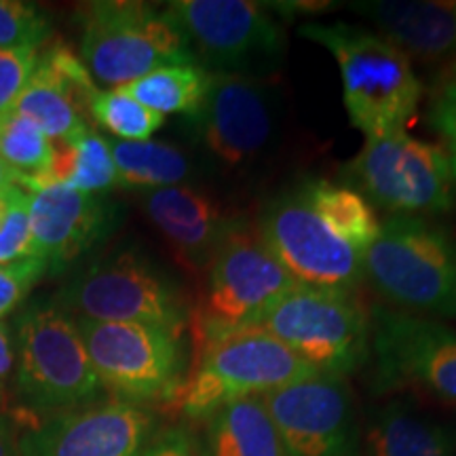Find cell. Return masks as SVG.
Returning a JSON list of instances; mask_svg holds the SVG:
<instances>
[{
    "label": "cell",
    "mask_w": 456,
    "mask_h": 456,
    "mask_svg": "<svg viewBox=\"0 0 456 456\" xmlns=\"http://www.w3.org/2000/svg\"><path fill=\"white\" fill-rule=\"evenodd\" d=\"M254 330L288 346L319 374H353L370 357V313L357 292L296 283Z\"/></svg>",
    "instance_id": "9"
},
{
    "label": "cell",
    "mask_w": 456,
    "mask_h": 456,
    "mask_svg": "<svg viewBox=\"0 0 456 456\" xmlns=\"http://www.w3.org/2000/svg\"><path fill=\"white\" fill-rule=\"evenodd\" d=\"M342 182L370 205L406 218L452 212L456 180L448 151L408 131L366 140L362 152L340 171Z\"/></svg>",
    "instance_id": "8"
},
{
    "label": "cell",
    "mask_w": 456,
    "mask_h": 456,
    "mask_svg": "<svg viewBox=\"0 0 456 456\" xmlns=\"http://www.w3.org/2000/svg\"><path fill=\"white\" fill-rule=\"evenodd\" d=\"M349 9L408 57H456V0H359Z\"/></svg>",
    "instance_id": "20"
},
{
    "label": "cell",
    "mask_w": 456,
    "mask_h": 456,
    "mask_svg": "<svg viewBox=\"0 0 456 456\" xmlns=\"http://www.w3.org/2000/svg\"><path fill=\"white\" fill-rule=\"evenodd\" d=\"M203 456H285L262 395L226 403L205 420Z\"/></svg>",
    "instance_id": "21"
},
{
    "label": "cell",
    "mask_w": 456,
    "mask_h": 456,
    "mask_svg": "<svg viewBox=\"0 0 456 456\" xmlns=\"http://www.w3.org/2000/svg\"><path fill=\"white\" fill-rule=\"evenodd\" d=\"M146 218L169 243L171 252L191 273L203 275L241 216L191 184L140 192Z\"/></svg>",
    "instance_id": "19"
},
{
    "label": "cell",
    "mask_w": 456,
    "mask_h": 456,
    "mask_svg": "<svg viewBox=\"0 0 456 456\" xmlns=\"http://www.w3.org/2000/svg\"><path fill=\"white\" fill-rule=\"evenodd\" d=\"M91 121L123 142H144L163 127L165 117L148 110L121 87L98 91L91 104Z\"/></svg>",
    "instance_id": "28"
},
{
    "label": "cell",
    "mask_w": 456,
    "mask_h": 456,
    "mask_svg": "<svg viewBox=\"0 0 456 456\" xmlns=\"http://www.w3.org/2000/svg\"><path fill=\"white\" fill-rule=\"evenodd\" d=\"M98 91L81 57L55 43L38 53L13 110L30 118L51 142H66L91 127V104Z\"/></svg>",
    "instance_id": "18"
},
{
    "label": "cell",
    "mask_w": 456,
    "mask_h": 456,
    "mask_svg": "<svg viewBox=\"0 0 456 456\" xmlns=\"http://www.w3.org/2000/svg\"><path fill=\"white\" fill-rule=\"evenodd\" d=\"M298 188L313 209L334 228L338 235L366 256L370 245L380 232V220L366 197L359 195L351 186L338 184L323 178H306Z\"/></svg>",
    "instance_id": "25"
},
{
    "label": "cell",
    "mask_w": 456,
    "mask_h": 456,
    "mask_svg": "<svg viewBox=\"0 0 456 456\" xmlns=\"http://www.w3.org/2000/svg\"><path fill=\"white\" fill-rule=\"evenodd\" d=\"M262 399L285 456H353V399L338 376H311L266 393Z\"/></svg>",
    "instance_id": "15"
},
{
    "label": "cell",
    "mask_w": 456,
    "mask_h": 456,
    "mask_svg": "<svg viewBox=\"0 0 456 456\" xmlns=\"http://www.w3.org/2000/svg\"><path fill=\"white\" fill-rule=\"evenodd\" d=\"M53 302L72 317L146 323L178 336L191 319V305L178 281L134 245L110 249L83 266Z\"/></svg>",
    "instance_id": "3"
},
{
    "label": "cell",
    "mask_w": 456,
    "mask_h": 456,
    "mask_svg": "<svg viewBox=\"0 0 456 456\" xmlns=\"http://www.w3.org/2000/svg\"><path fill=\"white\" fill-rule=\"evenodd\" d=\"M363 281L393 309L456 319V232L429 218L389 216L363 256Z\"/></svg>",
    "instance_id": "2"
},
{
    "label": "cell",
    "mask_w": 456,
    "mask_h": 456,
    "mask_svg": "<svg viewBox=\"0 0 456 456\" xmlns=\"http://www.w3.org/2000/svg\"><path fill=\"white\" fill-rule=\"evenodd\" d=\"M117 186L129 191H159L186 184L195 171L192 159L167 142H110Z\"/></svg>",
    "instance_id": "23"
},
{
    "label": "cell",
    "mask_w": 456,
    "mask_h": 456,
    "mask_svg": "<svg viewBox=\"0 0 456 456\" xmlns=\"http://www.w3.org/2000/svg\"><path fill=\"white\" fill-rule=\"evenodd\" d=\"M152 419L127 402H95L60 412L26 433L21 456H140Z\"/></svg>",
    "instance_id": "17"
},
{
    "label": "cell",
    "mask_w": 456,
    "mask_h": 456,
    "mask_svg": "<svg viewBox=\"0 0 456 456\" xmlns=\"http://www.w3.org/2000/svg\"><path fill=\"white\" fill-rule=\"evenodd\" d=\"M11 186H20V178L7 163L0 159V191H7Z\"/></svg>",
    "instance_id": "37"
},
{
    "label": "cell",
    "mask_w": 456,
    "mask_h": 456,
    "mask_svg": "<svg viewBox=\"0 0 456 456\" xmlns=\"http://www.w3.org/2000/svg\"><path fill=\"white\" fill-rule=\"evenodd\" d=\"M30 197L32 254L60 275L95 245L106 241L121 222V209L104 195L49 184Z\"/></svg>",
    "instance_id": "16"
},
{
    "label": "cell",
    "mask_w": 456,
    "mask_h": 456,
    "mask_svg": "<svg viewBox=\"0 0 456 456\" xmlns=\"http://www.w3.org/2000/svg\"><path fill=\"white\" fill-rule=\"evenodd\" d=\"M51 26L37 4L0 0V49L37 47L49 37Z\"/></svg>",
    "instance_id": "30"
},
{
    "label": "cell",
    "mask_w": 456,
    "mask_h": 456,
    "mask_svg": "<svg viewBox=\"0 0 456 456\" xmlns=\"http://www.w3.org/2000/svg\"><path fill=\"white\" fill-rule=\"evenodd\" d=\"M102 389L118 402H169L184 379L182 336L146 323L74 317Z\"/></svg>",
    "instance_id": "11"
},
{
    "label": "cell",
    "mask_w": 456,
    "mask_h": 456,
    "mask_svg": "<svg viewBox=\"0 0 456 456\" xmlns=\"http://www.w3.org/2000/svg\"><path fill=\"white\" fill-rule=\"evenodd\" d=\"M0 456H21L20 437L13 420L0 414Z\"/></svg>",
    "instance_id": "36"
},
{
    "label": "cell",
    "mask_w": 456,
    "mask_h": 456,
    "mask_svg": "<svg viewBox=\"0 0 456 456\" xmlns=\"http://www.w3.org/2000/svg\"><path fill=\"white\" fill-rule=\"evenodd\" d=\"M298 34L332 53L346 114L363 138L376 140L406 131L425 87L403 51L368 28L342 21H306L298 26Z\"/></svg>",
    "instance_id": "1"
},
{
    "label": "cell",
    "mask_w": 456,
    "mask_h": 456,
    "mask_svg": "<svg viewBox=\"0 0 456 456\" xmlns=\"http://www.w3.org/2000/svg\"><path fill=\"white\" fill-rule=\"evenodd\" d=\"M15 372V345L9 323L0 322V389L9 383Z\"/></svg>",
    "instance_id": "35"
},
{
    "label": "cell",
    "mask_w": 456,
    "mask_h": 456,
    "mask_svg": "<svg viewBox=\"0 0 456 456\" xmlns=\"http://www.w3.org/2000/svg\"><path fill=\"white\" fill-rule=\"evenodd\" d=\"M366 450L368 456H454V440L410 403L391 402L370 419Z\"/></svg>",
    "instance_id": "22"
},
{
    "label": "cell",
    "mask_w": 456,
    "mask_h": 456,
    "mask_svg": "<svg viewBox=\"0 0 456 456\" xmlns=\"http://www.w3.org/2000/svg\"><path fill=\"white\" fill-rule=\"evenodd\" d=\"M427 118L437 134L448 142H456V70L436 89Z\"/></svg>",
    "instance_id": "33"
},
{
    "label": "cell",
    "mask_w": 456,
    "mask_h": 456,
    "mask_svg": "<svg viewBox=\"0 0 456 456\" xmlns=\"http://www.w3.org/2000/svg\"><path fill=\"white\" fill-rule=\"evenodd\" d=\"M209 74L266 78L285 57L283 26L266 3L254 0H175L165 4Z\"/></svg>",
    "instance_id": "10"
},
{
    "label": "cell",
    "mask_w": 456,
    "mask_h": 456,
    "mask_svg": "<svg viewBox=\"0 0 456 456\" xmlns=\"http://www.w3.org/2000/svg\"><path fill=\"white\" fill-rule=\"evenodd\" d=\"M43 275H47V265L37 256L0 266V322L26 298Z\"/></svg>",
    "instance_id": "32"
},
{
    "label": "cell",
    "mask_w": 456,
    "mask_h": 456,
    "mask_svg": "<svg viewBox=\"0 0 456 456\" xmlns=\"http://www.w3.org/2000/svg\"><path fill=\"white\" fill-rule=\"evenodd\" d=\"M140 456H203V452L184 429L171 427L152 436Z\"/></svg>",
    "instance_id": "34"
},
{
    "label": "cell",
    "mask_w": 456,
    "mask_h": 456,
    "mask_svg": "<svg viewBox=\"0 0 456 456\" xmlns=\"http://www.w3.org/2000/svg\"><path fill=\"white\" fill-rule=\"evenodd\" d=\"M49 184H66L89 195H104L117 186L110 140L89 127L70 140L53 142V159L41 188Z\"/></svg>",
    "instance_id": "24"
},
{
    "label": "cell",
    "mask_w": 456,
    "mask_h": 456,
    "mask_svg": "<svg viewBox=\"0 0 456 456\" xmlns=\"http://www.w3.org/2000/svg\"><path fill=\"white\" fill-rule=\"evenodd\" d=\"M3 402H4V391L0 389V406H3Z\"/></svg>",
    "instance_id": "39"
},
{
    "label": "cell",
    "mask_w": 456,
    "mask_h": 456,
    "mask_svg": "<svg viewBox=\"0 0 456 456\" xmlns=\"http://www.w3.org/2000/svg\"><path fill=\"white\" fill-rule=\"evenodd\" d=\"M30 197L21 186L0 191V266L32 258Z\"/></svg>",
    "instance_id": "29"
},
{
    "label": "cell",
    "mask_w": 456,
    "mask_h": 456,
    "mask_svg": "<svg viewBox=\"0 0 456 456\" xmlns=\"http://www.w3.org/2000/svg\"><path fill=\"white\" fill-rule=\"evenodd\" d=\"M0 159L15 171L20 186L32 192L47 175L53 142L30 118L11 110L0 117Z\"/></svg>",
    "instance_id": "27"
},
{
    "label": "cell",
    "mask_w": 456,
    "mask_h": 456,
    "mask_svg": "<svg viewBox=\"0 0 456 456\" xmlns=\"http://www.w3.org/2000/svg\"><path fill=\"white\" fill-rule=\"evenodd\" d=\"M15 393L34 412H68L98 402L102 389L77 322L51 300L15 319Z\"/></svg>",
    "instance_id": "6"
},
{
    "label": "cell",
    "mask_w": 456,
    "mask_h": 456,
    "mask_svg": "<svg viewBox=\"0 0 456 456\" xmlns=\"http://www.w3.org/2000/svg\"><path fill=\"white\" fill-rule=\"evenodd\" d=\"M319 372L262 330L228 334L192 351V366L167 406L191 420L243 397L266 395Z\"/></svg>",
    "instance_id": "5"
},
{
    "label": "cell",
    "mask_w": 456,
    "mask_h": 456,
    "mask_svg": "<svg viewBox=\"0 0 456 456\" xmlns=\"http://www.w3.org/2000/svg\"><path fill=\"white\" fill-rule=\"evenodd\" d=\"M368 313L379 391L414 389L456 406V330L387 305Z\"/></svg>",
    "instance_id": "12"
},
{
    "label": "cell",
    "mask_w": 456,
    "mask_h": 456,
    "mask_svg": "<svg viewBox=\"0 0 456 456\" xmlns=\"http://www.w3.org/2000/svg\"><path fill=\"white\" fill-rule=\"evenodd\" d=\"M37 61V47L0 49V117L13 110Z\"/></svg>",
    "instance_id": "31"
},
{
    "label": "cell",
    "mask_w": 456,
    "mask_h": 456,
    "mask_svg": "<svg viewBox=\"0 0 456 456\" xmlns=\"http://www.w3.org/2000/svg\"><path fill=\"white\" fill-rule=\"evenodd\" d=\"M212 74L199 64L165 66L159 70L144 74L127 85H123L125 94L138 100L148 110L159 114H182L191 118L201 108L208 94Z\"/></svg>",
    "instance_id": "26"
},
{
    "label": "cell",
    "mask_w": 456,
    "mask_h": 456,
    "mask_svg": "<svg viewBox=\"0 0 456 456\" xmlns=\"http://www.w3.org/2000/svg\"><path fill=\"white\" fill-rule=\"evenodd\" d=\"M81 60L94 81L123 87L165 66L197 64L174 20L148 3L98 0L78 7Z\"/></svg>",
    "instance_id": "7"
},
{
    "label": "cell",
    "mask_w": 456,
    "mask_h": 456,
    "mask_svg": "<svg viewBox=\"0 0 456 456\" xmlns=\"http://www.w3.org/2000/svg\"><path fill=\"white\" fill-rule=\"evenodd\" d=\"M256 231L296 283L357 292L363 281V254L313 209L298 184L265 205Z\"/></svg>",
    "instance_id": "13"
},
{
    "label": "cell",
    "mask_w": 456,
    "mask_h": 456,
    "mask_svg": "<svg viewBox=\"0 0 456 456\" xmlns=\"http://www.w3.org/2000/svg\"><path fill=\"white\" fill-rule=\"evenodd\" d=\"M448 157H450V165H452V174L456 180V142H448Z\"/></svg>",
    "instance_id": "38"
},
{
    "label": "cell",
    "mask_w": 456,
    "mask_h": 456,
    "mask_svg": "<svg viewBox=\"0 0 456 456\" xmlns=\"http://www.w3.org/2000/svg\"><path fill=\"white\" fill-rule=\"evenodd\" d=\"M205 275L203 294L188 319L192 351L228 334L254 330L296 285L245 218L228 232Z\"/></svg>",
    "instance_id": "4"
},
{
    "label": "cell",
    "mask_w": 456,
    "mask_h": 456,
    "mask_svg": "<svg viewBox=\"0 0 456 456\" xmlns=\"http://www.w3.org/2000/svg\"><path fill=\"white\" fill-rule=\"evenodd\" d=\"M277 118V95L266 78L212 74L201 108L188 121L209 161L241 171L273 146Z\"/></svg>",
    "instance_id": "14"
}]
</instances>
